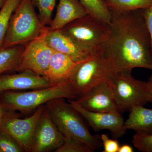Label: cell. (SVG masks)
<instances>
[{"mask_svg":"<svg viewBox=\"0 0 152 152\" xmlns=\"http://www.w3.org/2000/svg\"><path fill=\"white\" fill-rule=\"evenodd\" d=\"M110 11V34L102 50L113 72H132L135 68L152 70L151 37L143 9Z\"/></svg>","mask_w":152,"mask_h":152,"instance_id":"cell-1","label":"cell"},{"mask_svg":"<svg viewBox=\"0 0 152 152\" xmlns=\"http://www.w3.org/2000/svg\"><path fill=\"white\" fill-rule=\"evenodd\" d=\"M65 99H54L45 104L57 127L64 137L80 139L95 150L100 148L102 144L101 137L91 134L84 118Z\"/></svg>","mask_w":152,"mask_h":152,"instance_id":"cell-2","label":"cell"},{"mask_svg":"<svg viewBox=\"0 0 152 152\" xmlns=\"http://www.w3.org/2000/svg\"><path fill=\"white\" fill-rule=\"evenodd\" d=\"M48 27L41 23L31 0H21L11 17L1 48L26 45L42 35Z\"/></svg>","mask_w":152,"mask_h":152,"instance_id":"cell-3","label":"cell"},{"mask_svg":"<svg viewBox=\"0 0 152 152\" xmlns=\"http://www.w3.org/2000/svg\"><path fill=\"white\" fill-rule=\"evenodd\" d=\"M102 48L87 59L78 63L66 80L75 99H77L96 85L107 80L113 72Z\"/></svg>","mask_w":152,"mask_h":152,"instance_id":"cell-4","label":"cell"},{"mask_svg":"<svg viewBox=\"0 0 152 152\" xmlns=\"http://www.w3.org/2000/svg\"><path fill=\"white\" fill-rule=\"evenodd\" d=\"M58 98L75 99L66 81L48 88L28 91L6 92L3 95L0 104L5 110L28 113Z\"/></svg>","mask_w":152,"mask_h":152,"instance_id":"cell-5","label":"cell"},{"mask_svg":"<svg viewBox=\"0 0 152 152\" xmlns=\"http://www.w3.org/2000/svg\"><path fill=\"white\" fill-rule=\"evenodd\" d=\"M61 30L90 56L101 50L110 34V24L88 15L71 22Z\"/></svg>","mask_w":152,"mask_h":152,"instance_id":"cell-6","label":"cell"},{"mask_svg":"<svg viewBox=\"0 0 152 152\" xmlns=\"http://www.w3.org/2000/svg\"><path fill=\"white\" fill-rule=\"evenodd\" d=\"M107 81L111 87L115 101L121 113L133 107L152 102L145 82L136 80L128 72H113Z\"/></svg>","mask_w":152,"mask_h":152,"instance_id":"cell-7","label":"cell"},{"mask_svg":"<svg viewBox=\"0 0 152 152\" xmlns=\"http://www.w3.org/2000/svg\"><path fill=\"white\" fill-rule=\"evenodd\" d=\"M44 33L25 45L24 50L15 70L44 76L53 52L44 39Z\"/></svg>","mask_w":152,"mask_h":152,"instance_id":"cell-8","label":"cell"},{"mask_svg":"<svg viewBox=\"0 0 152 152\" xmlns=\"http://www.w3.org/2000/svg\"><path fill=\"white\" fill-rule=\"evenodd\" d=\"M45 104L38 107L29 117L21 118L13 113H5L0 124V131L10 135L21 146L24 152H31L32 137Z\"/></svg>","mask_w":152,"mask_h":152,"instance_id":"cell-9","label":"cell"},{"mask_svg":"<svg viewBox=\"0 0 152 152\" xmlns=\"http://www.w3.org/2000/svg\"><path fill=\"white\" fill-rule=\"evenodd\" d=\"M64 137L50 115L45 105L32 137L31 152H55L62 145Z\"/></svg>","mask_w":152,"mask_h":152,"instance_id":"cell-10","label":"cell"},{"mask_svg":"<svg viewBox=\"0 0 152 152\" xmlns=\"http://www.w3.org/2000/svg\"><path fill=\"white\" fill-rule=\"evenodd\" d=\"M72 100L90 111L120 113L111 87L107 80L98 84L84 95Z\"/></svg>","mask_w":152,"mask_h":152,"instance_id":"cell-11","label":"cell"},{"mask_svg":"<svg viewBox=\"0 0 152 152\" xmlns=\"http://www.w3.org/2000/svg\"><path fill=\"white\" fill-rule=\"evenodd\" d=\"M74 108L80 114L94 131L99 132L107 130L110 132L113 139L121 137L126 134L124 118L120 113H106L90 111L68 99Z\"/></svg>","mask_w":152,"mask_h":152,"instance_id":"cell-12","label":"cell"},{"mask_svg":"<svg viewBox=\"0 0 152 152\" xmlns=\"http://www.w3.org/2000/svg\"><path fill=\"white\" fill-rule=\"evenodd\" d=\"M54 86L44 76L23 72L11 75H0V93L13 90H35Z\"/></svg>","mask_w":152,"mask_h":152,"instance_id":"cell-13","label":"cell"},{"mask_svg":"<svg viewBox=\"0 0 152 152\" xmlns=\"http://www.w3.org/2000/svg\"><path fill=\"white\" fill-rule=\"evenodd\" d=\"M44 37L53 50L66 55L76 62L84 61L91 56L82 51L61 29L51 30L48 26L44 33Z\"/></svg>","mask_w":152,"mask_h":152,"instance_id":"cell-14","label":"cell"},{"mask_svg":"<svg viewBox=\"0 0 152 152\" xmlns=\"http://www.w3.org/2000/svg\"><path fill=\"white\" fill-rule=\"evenodd\" d=\"M78 63L66 55L53 51L44 76L53 85L66 81Z\"/></svg>","mask_w":152,"mask_h":152,"instance_id":"cell-15","label":"cell"},{"mask_svg":"<svg viewBox=\"0 0 152 152\" xmlns=\"http://www.w3.org/2000/svg\"><path fill=\"white\" fill-rule=\"evenodd\" d=\"M88 15L79 0H59L56 12L49 28L61 29L65 26Z\"/></svg>","mask_w":152,"mask_h":152,"instance_id":"cell-16","label":"cell"},{"mask_svg":"<svg viewBox=\"0 0 152 152\" xmlns=\"http://www.w3.org/2000/svg\"><path fill=\"white\" fill-rule=\"evenodd\" d=\"M129 111L127 119L124 122L126 129L152 134V109L137 106L133 107Z\"/></svg>","mask_w":152,"mask_h":152,"instance_id":"cell-17","label":"cell"},{"mask_svg":"<svg viewBox=\"0 0 152 152\" xmlns=\"http://www.w3.org/2000/svg\"><path fill=\"white\" fill-rule=\"evenodd\" d=\"M25 45L0 48V75L15 69L24 50Z\"/></svg>","mask_w":152,"mask_h":152,"instance_id":"cell-18","label":"cell"},{"mask_svg":"<svg viewBox=\"0 0 152 152\" xmlns=\"http://www.w3.org/2000/svg\"><path fill=\"white\" fill-rule=\"evenodd\" d=\"M88 15L110 24L111 11L103 0H79Z\"/></svg>","mask_w":152,"mask_h":152,"instance_id":"cell-19","label":"cell"},{"mask_svg":"<svg viewBox=\"0 0 152 152\" xmlns=\"http://www.w3.org/2000/svg\"><path fill=\"white\" fill-rule=\"evenodd\" d=\"M110 11L126 12L145 9L152 5V0H106Z\"/></svg>","mask_w":152,"mask_h":152,"instance_id":"cell-20","label":"cell"},{"mask_svg":"<svg viewBox=\"0 0 152 152\" xmlns=\"http://www.w3.org/2000/svg\"><path fill=\"white\" fill-rule=\"evenodd\" d=\"M21 0H6L0 10V48H2L12 15Z\"/></svg>","mask_w":152,"mask_h":152,"instance_id":"cell-21","label":"cell"},{"mask_svg":"<svg viewBox=\"0 0 152 152\" xmlns=\"http://www.w3.org/2000/svg\"><path fill=\"white\" fill-rule=\"evenodd\" d=\"M56 0H31L33 5L39 11L38 15L44 26H49L53 19L52 14Z\"/></svg>","mask_w":152,"mask_h":152,"instance_id":"cell-22","label":"cell"},{"mask_svg":"<svg viewBox=\"0 0 152 152\" xmlns=\"http://www.w3.org/2000/svg\"><path fill=\"white\" fill-rule=\"evenodd\" d=\"M61 146L55 152H93L95 150L86 143L70 136H65Z\"/></svg>","mask_w":152,"mask_h":152,"instance_id":"cell-23","label":"cell"},{"mask_svg":"<svg viewBox=\"0 0 152 152\" xmlns=\"http://www.w3.org/2000/svg\"><path fill=\"white\" fill-rule=\"evenodd\" d=\"M0 152H24L23 149L10 135L0 131Z\"/></svg>","mask_w":152,"mask_h":152,"instance_id":"cell-24","label":"cell"},{"mask_svg":"<svg viewBox=\"0 0 152 152\" xmlns=\"http://www.w3.org/2000/svg\"><path fill=\"white\" fill-rule=\"evenodd\" d=\"M132 143L140 151L152 152V134L136 132L133 136Z\"/></svg>","mask_w":152,"mask_h":152,"instance_id":"cell-25","label":"cell"},{"mask_svg":"<svg viewBox=\"0 0 152 152\" xmlns=\"http://www.w3.org/2000/svg\"><path fill=\"white\" fill-rule=\"evenodd\" d=\"M101 139L104 146L103 152H118L120 145L117 139H110L107 134H102Z\"/></svg>","mask_w":152,"mask_h":152,"instance_id":"cell-26","label":"cell"},{"mask_svg":"<svg viewBox=\"0 0 152 152\" xmlns=\"http://www.w3.org/2000/svg\"><path fill=\"white\" fill-rule=\"evenodd\" d=\"M144 18L151 37L152 51V5L148 8L143 9Z\"/></svg>","mask_w":152,"mask_h":152,"instance_id":"cell-27","label":"cell"},{"mask_svg":"<svg viewBox=\"0 0 152 152\" xmlns=\"http://www.w3.org/2000/svg\"><path fill=\"white\" fill-rule=\"evenodd\" d=\"M134 152L132 147L127 144H124L120 146L118 152Z\"/></svg>","mask_w":152,"mask_h":152,"instance_id":"cell-28","label":"cell"},{"mask_svg":"<svg viewBox=\"0 0 152 152\" xmlns=\"http://www.w3.org/2000/svg\"><path fill=\"white\" fill-rule=\"evenodd\" d=\"M147 88L151 95L152 102V75L149 77L148 80L145 82Z\"/></svg>","mask_w":152,"mask_h":152,"instance_id":"cell-29","label":"cell"},{"mask_svg":"<svg viewBox=\"0 0 152 152\" xmlns=\"http://www.w3.org/2000/svg\"><path fill=\"white\" fill-rule=\"evenodd\" d=\"M5 113V109L4 108V107L0 104V124L2 121Z\"/></svg>","mask_w":152,"mask_h":152,"instance_id":"cell-30","label":"cell"},{"mask_svg":"<svg viewBox=\"0 0 152 152\" xmlns=\"http://www.w3.org/2000/svg\"><path fill=\"white\" fill-rule=\"evenodd\" d=\"M5 1L6 0H0V10L2 8Z\"/></svg>","mask_w":152,"mask_h":152,"instance_id":"cell-31","label":"cell"},{"mask_svg":"<svg viewBox=\"0 0 152 152\" xmlns=\"http://www.w3.org/2000/svg\"><path fill=\"white\" fill-rule=\"evenodd\" d=\"M103 1H106V0H103Z\"/></svg>","mask_w":152,"mask_h":152,"instance_id":"cell-32","label":"cell"}]
</instances>
